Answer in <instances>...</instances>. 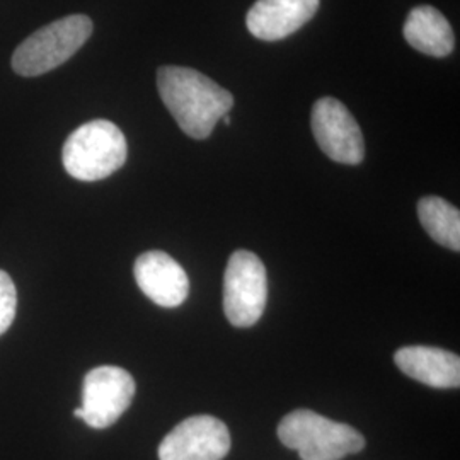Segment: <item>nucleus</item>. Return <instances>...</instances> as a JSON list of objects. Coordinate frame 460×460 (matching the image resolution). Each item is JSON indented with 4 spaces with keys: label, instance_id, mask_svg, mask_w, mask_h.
Masks as SVG:
<instances>
[{
    "label": "nucleus",
    "instance_id": "nucleus-16",
    "mask_svg": "<svg viewBox=\"0 0 460 460\" xmlns=\"http://www.w3.org/2000/svg\"><path fill=\"white\" fill-rule=\"evenodd\" d=\"M222 119H224V123H226V125H230V116L229 115L224 116V118H222Z\"/></svg>",
    "mask_w": 460,
    "mask_h": 460
},
{
    "label": "nucleus",
    "instance_id": "nucleus-5",
    "mask_svg": "<svg viewBox=\"0 0 460 460\" xmlns=\"http://www.w3.org/2000/svg\"><path fill=\"white\" fill-rule=\"evenodd\" d=\"M268 296L266 268L249 251H235L230 256L224 277V311L235 328L254 326L264 313Z\"/></svg>",
    "mask_w": 460,
    "mask_h": 460
},
{
    "label": "nucleus",
    "instance_id": "nucleus-8",
    "mask_svg": "<svg viewBox=\"0 0 460 460\" xmlns=\"http://www.w3.org/2000/svg\"><path fill=\"white\" fill-rule=\"evenodd\" d=\"M230 450L229 428L208 414L176 425L159 445V460H222Z\"/></svg>",
    "mask_w": 460,
    "mask_h": 460
},
{
    "label": "nucleus",
    "instance_id": "nucleus-14",
    "mask_svg": "<svg viewBox=\"0 0 460 460\" xmlns=\"http://www.w3.org/2000/svg\"><path fill=\"white\" fill-rule=\"evenodd\" d=\"M17 292L13 279L0 270V336L16 319Z\"/></svg>",
    "mask_w": 460,
    "mask_h": 460
},
{
    "label": "nucleus",
    "instance_id": "nucleus-11",
    "mask_svg": "<svg viewBox=\"0 0 460 460\" xmlns=\"http://www.w3.org/2000/svg\"><path fill=\"white\" fill-rule=\"evenodd\" d=\"M394 362L402 374L435 389H457L460 358L442 348L404 346L397 349Z\"/></svg>",
    "mask_w": 460,
    "mask_h": 460
},
{
    "label": "nucleus",
    "instance_id": "nucleus-2",
    "mask_svg": "<svg viewBox=\"0 0 460 460\" xmlns=\"http://www.w3.org/2000/svg\"><path fill=\"white\" fill-rule=\"evenodd\" d=\"M128 146L123 132L108 119L84 123L64 144L66 172L79 181H101L127 163Z\"/></svg>",
    "mask_w": 460,
    "mask_h": 460
},
{
    "label": "nucleus",
    "instance_id": "nucleus-6",
    "mask_svg": "<svg viewBox=\"0 0 460 460\" xmlns=\"http://www.w3.org/2000/svg\"><path fill=\"white\" fill-rule=\"evenodd\" d=\"M135 380L119 367L93 368L83 387V420L91 428L111 427L123 416L135 397Z\"/></svg>",
    "mask_w": 460,
    "mask_h": 460
},
{
    "label": "nucleus",
    "instance_id": "nucleus-4",
    "mask_svg": "<svg viewBox=\"0 0 460 460\" xmlns=\"http://www.w3.org/2000/svg\"><path fill=\"white\" fill-rule=\"evenodd\" d=\"M93 21L84 14L62 17L28 36L13 55V68L22 77H38L66 64L93 34Z\"/></svg>",
    "mask_w": 460,
    "mask_h": 460
},
{
    "label": "nucleus",
    "instance_id": "nucleus-9",
    "mask_svg": "<svg viewBox=\"0 0 460 460\" xmlns=\"http://www.w3.org/2000/svg\"><path fill=\"white\" fill-rule=\"evenodd\" d=\"M138 288L161 307H180L190 296V279L181 264L163 251H148L135 261Z\"/></svg>",
    "mask_w": 460,
    "mask_h": 460
},
{
    "label": "nucleus",
    "instance_id": "nucleus-7",
    "mask_svg": "<svg viewBox=\"0 0 460 460\" xmlns=\"http://www.w3.org/2000/svg\"><path fill=\"white\" fill-rule=\"evenodd\" d=\"M314 138L321 150L340 164H360L365 142L357 119L341 101L319 99L313 108Z\"/></svg>",
    "mask_w": 460,
    "mask_h": 460
},
{
    "label": "nucleus",
    "instance_id": "nucleus-13",
    "mask_svg": "<svg viewBox=\"0 0 460 460\" xmlns=\"http://www.w3.org/2000/svg\"><path fill=\"white\" fill-rule=\"evenodd\" d=\"M418 217L428 235L456 252L460 251V212L444 198L425 197L418 203Z\"/></svg>",
    "mask_w": 460,
    "mask_h": 460
},
{
    "label": "nucleus",
    "instance_id": "nucleus-1",
    "mask_svg": "<svg viewBox=\"0 0 460 460\" xmlns=\"http://www.w3.org/2000/svg\"><path fill=\"white\" fill-rule=\"evenodd\" d=\"M157 89L182 132L197 140L208 138L218 119L229 115L234 106V96L227 89L186 66H161Z\"/></svg>",
    "mask_w": 460,
    "mask_h": 460
},
{
    "label": "nucleus",
    "instance_id": "nucleus-10",
    "mask_svg": "<svg viewBox=\"0 0 460 460\" xmlns=\"http://www.w3.org/2000/svg\"><path fill=\"white\" fill-rule=\"evenodd\" d=\"M319 0H258L247 13L249 33L263 41H279L307 24Z\"/></svg>",
    "mask_w": 460,
    "mask_h": 460
},
{
    "label": "nucleus",
    "instance_id": "nucleus-12",
    "mask_svg": "<svg viewBox=\"0 0 460 460\" xmlns=\"http://www.w3.org/2000/svg\"><path fill=\"white\" fill-rule=\"evenodd\" d=\"M402 34L412 49L437 58L450 55L456 47L450 22L431 5L414 7L404 22Z\"/></svg>",
    "mask_w": 460,
    "mask_h": 460
},
{
    "label": "nucleus",
    "instance_id": "nucleus-3",
    "mask_svg": "<svg viewBox=\"0 0 460 460\" xmlns=\"http://www.w3.org/2000/svg\"><path fill=\"white\" fill-rule=\"evenodd\" d=\"M281 444L302 460H340L363 450L365 438L355 428L332 421L311 410L287 414L279 425Z\"/></svg>",
    "mask_w": 460,
    "mask_h": 460
},
{
    "label": "nucleus",
    "instance_id": "nucleus-15",
    "mask_svg": "<svg viewBox=\"0 0 460 460\" xmlns=\"http://www.w3.org/2000/svg\"><path fill=\"white\" fill-rule=\"evenodd\" d=\"M74 416H75V418H81V420H83V410H81V408H77V410L74 411Z\"/></svg>",
    "mask_w": 460,
    "mask_h": 460
}]
</instances>
